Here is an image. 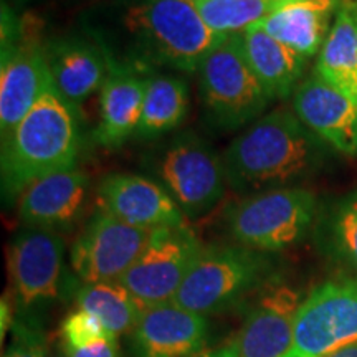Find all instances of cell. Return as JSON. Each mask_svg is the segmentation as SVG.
I'll return each instance as SVG.
<instances>
[{
	"mask_svg": "<svg viewBox=\"0 0 357 357\" xmlns=\"http://www.w3.org/2000/svg\"><path fill=\"white\" fill-rule=\"evenodd\" d=\"M316 215V197L301 187L250 194L227 207L225 227L236 243L275 253L301 242Z\"/></svg>",
	"mask_w": 357,
	"mask_h": 357,
	"instance_id": "cell-6",
	"label": "cell"
},
{
	"mask_svg": "<svg viewBox=\"0 0 357 357\" xmlns=\"http://www.w3.org/2000/svg\"><path fill=\"white\" fill-rule=\"evenodd\" d=\"M200 96L208 119L218 129H238L255 123L271 98L245 53L243 35H225L199 68Z\"/></svg>",
	"mask_w": 357,
	"mask_h": 357,
	"instance_id": "cell-5",
	"label": "cell"
},
{
	"mask_svg": "<svg viewBox=\"0 0 357 357\" xmlns=\"http://www.w3.org/2000/svg\"><path fill=\"white\" fill-rule=\"evenodd\" d=\"M151 231L119 220L106 208L98 207L70 253V263L82 283L119 281L142 248Z\"/></svg>",
	"mask_w": 357,
	"mask_h": 357,
	"instance_id": "cell-12",
	"label": "cell"
},
{
	"mask_svg": "<svg viewBox=\"0 0 357 357\" xmlns=\"http://www.w3.org/2000/svg\"><path fill=\"white\" fill-rule=\"evenodd\" d=\"M47 352L48 339L42 321L33 314H17L2 357H47Z\"/></svg>",
	"mask_w": 357,
	"mask_h": 357,
	"instance_id": "cell-27",
	"label": "cell"
},
{
	"mask_svg": "<svg viewBox=\"0 0 357 357\" xmlns=\"http://www.w3.org/2000/svg\"><path fill=\"white\" fill-rule=\"evenodd\" d=\"M275 268L271 253L240 243L204 247L172 301L205 318L218 314L252 300L276 280Z\"/></svg>",
	"mask_w": 357,
	"mask_h": 357,
	"instance_id": "cell-4",
	"label": "cell"
},
{
	"mask_svg": "<svg viewBox=\"0 0 357 357\" xmlns=\"http://www.w3.org/2000/svg\"><path fill=\"white\" fill-rule=\"evenodd\" d=\"M48 357H68V356H66V352L63 351V347H61L60 351H55L52 356H48Z\"/></svg>",
	"mask_w": 357,
	"mask_h": 357,
	"instance_id": "cell-33",
	"label": "cell"
},
{
	"mask_svg": "<svg viewBox=\"0 0 357 357\" xmlns=\"http://www.w3.org/2000/svg\"><path fill=\"white\" fill-rule=\"evenodd\" d=\"M316 71L357 105V0H342Z\"/></svg>",
	"mask_w": 357,
	"mask_h": 357,
	"instance_id": "cell-22",
	"label": "cell"
},
{
	"mask_svg": "<svg viewBox=\"0 0 357 357\" xmlns=\"http://www.w3.org/2000/svg\"><path fill=\"white\" fill-rule=\"evenodd\" d=\"M82 147L75 105L58 91L52 75L38 100L2 141V194L12 200L32 182L73 169Z\"/></svg>",
	"mask_w": 357,
	"mask_h": 357,
	"instance_id": "cell-2",
	"label": "cell"
},
{
	"mask_svg": "<svg viewBox=\"0 0 357 357\" xmlns=\"http://www.w3.org/2000/svg\"><path fill=\"white\" fill-rule=\"evenodd\" d=\"M77 306L100 319L114 337L131 333L142 312V306L121 281L83 283L77 291Z\"/></svg>",
	"mask_w": 357,
	"mask_h": 357,
	"instance_id": "cell-23",
	"label": "cell"
},
{
	"mask_svg": "<svg viewBox=\"0 0 357 357\" xmlns=\"http://www.w3.org/2000/svg\"><path fill=\"white\" fill-rule=\"evenodd\" d=\"M13 301L19 314H33L63 296L65 243L55 230L19 231L8 250Z\"/></svg>",
	"mask_w": 357,
	"mask_h": 357,
	"instance_id": "cell-11",
	"label": "cell"
},
{
	"mask_svg": "<svg viewBox=\"0 0 357 357\" xmlns=\"http://www.w3.org/2000/svg\"><path fill=\"white\" fill-rule=\"evenodd\" d=\"M202 248L187 223L160 227L151 231L146 247L119 281L142 310L172 301Z\"/></svg>",
	"mask_w": 357,
	"mask_h": 357,
	"instance_id": "cell-8",
	"label": "cell"
},
{
	"mask_svg": "<svg viewBox=\"0 0 357 357\" xmlns=\"http://www.w3.org/2000/svg\"><path fill=\"white\" fill-rule=\"evenodd\" d=\"M98 194L100 207L137 229L155 230L187 223L166 187L139 174H111L102 178Z\"/></svg>",
	"mask_w": 357,
	"mask_h": 357,
	"instance_id": "cell-15",
	"label": "cell"
},
{
	"mask_svg": "<svg viewBox=\"0 0 357 357\" xmlns=\"http://www.w3.org/2000/svg\"><path fill=\"white\" fill-rule=\"evenodd\" d=\"M189 106L187 83L177 77L155 75L146 79V95L137 137H158L184 121Z\"/></svg>",
	"mask_w": 357,
	"mask_h": 357,
	"instance_id": "cell-24",
	"label": "cell"
},
{
	"mask_svg": "<svg viewBox=\"0 0 357 357\" xmlns=\"http://www.w3.org/2000/svg\"><path fill=\"white\" fill-rule=\"evenodd\" d=\"M200 15L218 35L242 33L296 0H194Z\"/></svg>",
	"mask_w": 357,
	"mask_h": 357,
	"instance_id": "cell-25",
	"label": "cell"
},
{
	"mask_svg": "<svg viewBox=\"0 0 357 357\" xmlns=\"http://www.w3.org/2000/svg\"><path fill=\"white\" fill-rule=\"evenodd\" d=\"M50 78L47 50L32 29H24L6 13L2 17V68H0V134L10 136L38 100Z\"/></svg>",
	"mask_w": 357,
	"mask_h": 357,
	"instance_id": "cell-10",
	"label": "cell"
},
{
	"mask_svg": "<svg viewBox=\"0 0 357 357\" xmlns=\"http://www.w3.org/2000/svg\"><path fill=\"white\" fill-rule=\"evenodd\" d=\"M319 236L326 252L357 275V192L337 200L321 218Z\"/></svg>",
	"mask_w": 357,
	"mask_h": 357,
	"instance_id": "cell-26",
	"label": "cell"
},
{
	"mask_svg": "<svg viewBox=\"0 0 357 357\" xmlns=\"http://www.w3.org/2000/svg\"><path fill=\"white\" fill-rule=\"evenodd\" d=\"M324 357H357V342L356 344L342 347V349H339L336 352H333V354L324 356Z\"/></svg>",
	"mask_w": 357,
	"mask_h": 357,
	"instance_id": "cell-32",
	"label": "cell"
},
{
	"mask_svg": "<svg viewBox=\"0 0 357 357\" xmlns=\"http://www.w3.org/2000/svg\"><path fill=\"white\" fill-rule=\"evenodd\" d=\"M15 323V316H13V303L12 294L6 293L0 301V341H6L8 331H12V326Z\"/></svg>",
	"mask_w": 357,
	"mask_h": 357,
	"instance_id": "cell-30",
	"label": "cell"
},
{
	"mask_svg": "<svg viewBox=\"0 0 357 357\" xmlns=\"http://www.w3.org/2000/svg\"><path fill=\"white\" fill-rule=\"evenodd\" d=\"M319 141L291 111H271L227 147V182L245 194L287 187L321 167L324 147Z\"/></svg>",
	"mask_w": 357,
	"mask_h": 357,
	"instance_id": "cell-1",
	"label": "cell"
},
{
	"mask_svg": "<svg viewBox=\"0 0 357 357\" xmlns=\"http://www.w3.org/2000/svg\"><path fill=\"white\" fill-rule=\"evenodd\" d=\"M114 337L108 333V329L101 324L100 319L89 312L77 307L71 311L61 323V342L66 349H77L102 341V339Z\"/></svg>",
	"mask_w": 357,
	"mask_h": 357,
	"instance_id": "cell-28",
	"label": "cell"
},
{
	"mask_svg": "<svg viewBox=\"0 0 357 357\" xmlns=\"http://www.w3.org/2000/svg\"><path fill=\"white\" fill-rule=\"evenodd\" d=\"M88 187L86 174L75 167L38 178L22 192L20 220L30 229H70L82 217Z\"/></svg>",
	"mask_w": 357,
	"mask_h": 357,
	"instance_id": "cell-17",
	"label": "cell"
},
{
	"mask_svg": "<svg viewBox=\"0 0 357 357\" xmlns=\"http://www.w3.org/2000/svg\"><path fill=\"white\" fill-rule=\"evenodd\" d=\"M242 35L248 63L268 96L271 100L287 98L301 78L306 58L270 37L257 24L248 26Z\"/></svg>",
	"mask_w": 357,
	"mask_h": 357,
	"instance_id": "cell-21",
	"label": "cell"
},
{
	"mask_svg": "<svg viewBox=\"0 0 357 357\" xmlns=\"http://www.w3.org/2000/svg\"><path fill=\"white\" fill-rule=\"evenodd\" d=\"M166 187L187 218L212 211L225 194L223 158L195 134H181L158 155L154 164Z\"/></svg>",
	"mask_w": 357,
	"mask_h": 357,
	"instance_id": "cell-7",
	"label": "cell"
},
{
	"mask_svg": "<svg viewBox=\"0 0 357 357\" xmlns=\"http://www.w3.org/2000/svg\"><path fill=\"white\" fill-rule=\"evenodd\" d=\"M45 50L53 83L71 105H79L105 83L108 58L100 45L73 37L55 40Z\"/></svg>",
	"mask_w": 357,
	"mask_h": 357,
	"instance_id": "cell-19",
	"label": "cell"
},
{
	"mask_svg": "<svg viewBox=\"0 0 357 357\" xmlns=\"http://www.w3.org/2000/svg\"><path fill=\"white\" fill-rule=\"evenodd\" d=\"M211 323L174 301L144 307L131 331L134 357H195L207 346Z\"/></svg>",
	"mask_w": 357,
	"mask_h": 357,
	"instance_id": "cell-14",
	"label": "cell"
},
{
	"mask_svg": "<svg viewBox=\"0 0 357 357\" xmlns=\"http://www.w3.org/2000/svg\"><path fill=\"white\" fill-rule=\"evenodd\" d=\"M195 357H240V356H238V349H236V346L234 344V342H230V344L217 347V349L205 351V352H202V354H199Z\"/></svg>",
	"mask_w": 357,
	"mask_h": 357,
	"instance_id": "cell-31",
	"label": "cell"
},
{
	"mask_svg": "<svg viewBox=\"0 0 357 357\" xmlns=\"http://www.w3.org/2000/svg\"><path fill=\"white\" fill-rule=\"evenodd\" d=\"M293 109L321 141L339 153L357 155V105L318 71L296 88Z\"/></svg>",
	"mask_w": 357,
	"mask_h": 357,
	"instance_id": "cell-16",
	"label": "cell"
},
{
	"mask_svg": "<svg viewBox=\"0 0 357 357\" xmlns=\"http://www.w3.org/2000/svg\"><path fill=\"white\" fill-rule=\"evenodd\" d=\"M337 0H296L258 22L261 30L305 58L321 52Z\"/></svg>",
	"mask_w": 357,
	"mask_h": 357,
	"instance_id": "cell-20",
	"label": "cell"
},
{
	"mask_svg": "<svg viewBox=\"0 0 357 357\" xmlns=\"http://www.w3.org/2000/svg\"><path fill=\"white\" fill-rule=\"evenodd\" d=\"M63 351L68 357H121L118 337L102 339V341L93 342V344L84 347H77V349H66V347H63Z\"/></svg>",
	"mask_w": 357,
	"mask_h": 357,
	"instance_id": "cell-29",
	"label": "cell"
},
{
	"mask_svg": "<svg viewBox=\"0 0 357 357\" xmlns=\"http://www.w3.org/2000/svg\"><path fill=\"white\" fill-rule=\"evenodd\" d=\"M146 79L128 65L108 58V75L101 86V121L95 132L98 144L118 147L137 132L144 105Z\"/></svg>",
	"mask_w": 357,
	"mask_h": 357,
	"instance_id": "cell-18",
	"label": "cell"
},
{
	"mask_svg": "<svg viewBox=\"0 0 357 357\" xmlns=\"http://www.w3.org/2000/svg\"><path fill=\"white\" fill-rule=\"evenodd\" d=\"M357 342V276L319 284L303 300L283 357H324Z\"/></svg>",
	"mask_w": 357,
	"mask_h": 357,
	"instance_id": "cell-9",
	"label": "cell"
},
{
	"mask_svg": "<svg viewBox=\"0 0 357 357\" xmlns=\"http://www.w3.org/2000/svg\"><path fill=\"white\" fill-rule=\"evenodd\" d=\"M123 26L139 63L199 71L225 37L205 24L194 0H128Z\"/></svg>",
	"mask_w": 357,
	"mask_h": 357,
	"instance_id": "cell-3",
	"label": "cell"
},
{
	"mask_svg": "<svg viewBox=\"0 0 357 357\" xmlns=\"http://www.w3.org/2000/svg\"><path fill=\"white\" fill-rule=\"evenodd\" d=\"M298 289L273 280L252 298L243 323L231 342L240 357H283L293 344L301 306Z\"/></svg>",
	"mask_w": 357,
	"mask_h": 357,
	"instance_id": "cell-13",
	"label": "cell"
}]
</instances>
